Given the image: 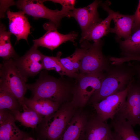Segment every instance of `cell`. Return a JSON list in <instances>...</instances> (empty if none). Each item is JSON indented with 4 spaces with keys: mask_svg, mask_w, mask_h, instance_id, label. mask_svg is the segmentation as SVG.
I'll list each match as a JSON object with an SVG mask.
<instances>
[{
    "mask_svg": "<svg viewBox=\"0 0 140 140\" xmlns=\"http://www.w3.org/2000/svg\"><path fill=\"white\" fill-rule=\"evenodd\" d=\"M110 125L113 129L114 140H140L132 126L126 120L115 117Z\"/></svg>",
    "mask_w": 140,
    "mask_h": 140,
    "instance_id": "obj_17",
    "label": "cell"
},
{
    "mask_svg": "<svg viewBox=\"0 0 140 140\" xmlns=\"http://www.w3.org/2000/svg\"><path fill=\"white\" fill-rule=\"evenodd\" d=\"M136 61L140 62V56H128L115 57L114 59L115 63L116 64H122L131 61Z\"/></svg>",
    "mask_w": 140,
    "mask_h": 140,
    "instance_id": "obj_29",
    "label": "cell"
},
{
    "mask_svg": "<svg viewBox=\"0 0 140 140\" xmlns=\"http://www.w3.org/2000/svg\"><path fill=\"white\" fill-rule=\"evenodd\" d=\"M14 60L19 70L27 79L36 75L43 69L40 58L32 52H27L23 56Z\"/></svg>",
    "mask_w": 140,
    "mask_h": 140,
    "instance_id": "obj_16",
    "label": "cell"
},
{
    "mask_svg": "<svg viewBox=\"0 0 140 140\" xmlns=\"http://www.w3.org/2000/svg\"><path fill=\"white\" fill-rule=\"evenodd\" d=\"M6 28L2 23L0 27V57L4 60L12 59L14 60L18 57L10 41L12 33L6 30Z\"/></svg>",
    "mask_w": 140,
    "mask_h": 140,
    "instance_id": "obj_24",
    "label": "cell"
},
{
    "mask_svg": "<svg viewBox=\"0 0 140 140\" xmlns=\"http://www.w3.org/2000/svg\"><path fill=\"white\" fill-rule=\"evenodd\" d=\"M0 90L8 91L17 99L23 110L28 107L25 102L27 79L22 74L14 60H4L0 65Z\"/></svg>",
    "mask_w": 140,
    "mask_h": 140,
    "instance_id": "obj_4",
    "label": "cell"
},
{
    "mask_svg": "<svg viewBox=\"0 0 140 140\" xmlns=\"http://www.w3.org/2000/svg\"><path fill=\"white\" fill-rule=\"evenodd\" d=\"M79 73L74 85L70 102L77 109H83L90 97L99 89L106 72Z\"/></svg>",
    "mask_w": 140,
    "mask_h": 140,
    "instance_id": "obj_5",
    "label": "cell"
},
{
    "mask_svg": "<svg viewBox=\"0 0 140 140\" xmlns=\"http://www.w3.org/2000/svg\"><path fill=\"white\" fill-rule=\"evenodd\" d=\"M101 1L95 0L86 7L74 8L69 12L68 17L74 18L84 34L93 25L102 20L99 17L98 8Z\"/></svg>",
    "mask_w": 140,
    "mask_h": 140,
    "instance_id": "obj_12",
    "label": "cell"
},
{
    "mask_svg": "<svg viewBox=\"0 0 140 140\" xmlns=\"http://www.w3.org/2000/svg\"><path fill=\"white\" fill-rule=\"evenodd\" d=\"M110 4L109 1H106L104 2L101 1L99 4L108 14L112 16L115 26L114 28H111L110 32L116 35V40H121L122 38L124 40L127 39L132 34L133 15H124L118 12H115L109 8Z\"/></svg>",
    "mask_w": 140,
    "mask_h": 140,
    "instance_id": "obj_11",
    "label": "cell"
},
{
    "mask_svg": "<svg viewBox=\"0 0 140 140\" xmlns=\"http://www.w3.org/2000/svg\"><path fill=\"white\" fill-rule=\"evenodd\" d=\"M12 115L11 111L9 109H0V124L6 121Z\"/></svg>",
    "mask_w": 140,
    "mask_h": 140,
    "instance_id": "obj_30",
    "label": "cell"
},
{
    "mask_svg": "<svg viewBox=\"0 0 140 140\" xmlns=\"http://www.w3.org/2000/svg\"><path fill=\"white\" fill-rule=\"evenodd\" d=\"M140 137V131L139 132L138 135Z\"/></svg>",
    "mask_w": 140,
    "mask_h": 140,
    "instance_id": "obj_33",
    "label": "cell"
},
{
    "mask_svg": "<svg viewBox=\"0 0 140 140\" xmlns=\"http://www.w3.org/2000/svg\"><path fill=\"white\" fill-rule=\"evenodd\" d=\"M112 20V15L108 14L104 19L95 24L81 34L80 43L84 41L95 42L101 40L102 37L110 32V24Z\"/></svg>",
    "mask_w": 140,
    "mask_h": 140,
    "instance_id": "obj_18",
    "label": "cell"
},
{
    "mask_svg": "<svg viewBox=\"0 0 140 140\" xmlns=\"http://www.w3.org/2000/svg\"><path fill=\"white\" fill-rule=\"evenodd\" d=\"M83 140H114L110 125L96 114L90 115Z\"/></svg>",
    "mask_w": 140,
    "mask_h": 140,
    "instance_id": "obj_14",
    "label": "cell"
},
{
    "mask_svg": "<svg viewBox=\"0 0 140 140\" xmlns=\"http://www.w3.org/2000/svg\"><path fill=\"white\" fill-rule=\"evenodd\" d=\"M77 48L74 52L67 57L61 58V63L66 69L74 73H79V69L81 60L85 51L84 48Z\"/></svg>",
    "mask_w": 140,
    "mask_h": 140,
    "instance_id": "obj_25",
    "label": "cell"
},
{
    "mask_svg": "<svg viewBox=\"0 0 140 140\" xmlns=\"http://www.w3.org/2000/svg\"><path fill=\"white\" fill-rule=\"evenodd\" d=\"M45 0H18L16 3L17 7L25 14L35 19L43 18L49 20L58 28L63 18L68 17L69 11L62 8L60 10L50 9L43 4Z\"/></svg>",
    "mask_w": 140,
    "mask_h": 140,
    "instance_id": "obj_7",
    "label": "cell"
},
{
    "mask_svg": "<svg viewBox=\"0 0 140 140\" xmlns=\"http://www.w3.org/2000/svg\"><path fill=\"white\" fill-rule=\"evenodd\" d=\"M25 13L22 11L13 12L8 10L7 12L9 20V30L16 37V43L21 39L27 43L28 36L31 34V27Z\"/></svg>",
    "mask_w": 140,
    "mask_h": 140,
    "instance_id": "obj_15",
    "label": "cell"
},
{
    "mask_svg": "<svg viewBox=\"0 0 140 140\" xmlns=\"http://www.w3.org/2000/svg\"><path fill=\"white\" fill-rule=\"evenodd\" d=\"M90 115L77 109L59 140H83Z\"/></svg>",
    "mask_w": 140,
    "mask_h": 140,
    "instance_id": "obj_13",
    "label": "cell"
},
{
    "mask_svg": "<svg viewBox=\"0 0 140 140\" xmlns=\"http://www.w3.org/2000/svg\"><path fill=\"white\" fill-rule=\"evenodd\" d=\"M43 27L46 33L39 38L33 40V45L38 47L41 46L53 51L67 41L74 43L78 36L77 33L74 32L66 34L59 33L57 26L50 21L44 24Z\"/></svg>",
    "mask_w": 140,
    "mask_h": 140,
    "instance_id": "obj_10",
    "label": "cell"
},
{
    "mask_svg": "<svg viewBox=\"0 0 140 140\" xmlns=\"http://www.w3.org/2000/svg\"><path fill=\"white\" fill-rule=\"evenodd\" d=\"M16 121L27 127L36 128L44 117L32 108L28 107L27 109L21 112L18 110L12 111Z\"/></svg>",
    "mask_w": 140,
    "mask_h": 140,
    "instance_id": "obj_20",
    "label": "cell"
},
{
    "mask_svg": "<svg viewBox=\"0 0 140 140\" xmlns=\"http://www.w3.org/2000/svg\"><path fill=\"white\" fill-rule=\"evenodd\" d=\"M62 53L59 52L55 57L48 56L43 55L41 63L43 69L47 70H54L63 77L64 75L76 79L78 74L68 70L62 65L60 61Z\"/></svg>",
    "mask_w": 140,
    "mask_h": 140,
    "instance_id": "obj_22",
    "label": "cell"
},
{
    "mask_svg": "<svg viewBox=\"0 0 140 140\" xmlns=\"http://www.w3.org/2000/svg\"><path fill=\"white\" fill-rule=\"evenodd\" d=\"M12 115L0 124V140H23L27 134L16 125Z\"/></svg>",
    "mask_w": 140,
    "mask_h": 140,
    "instance_id": "obj_21",
    "label": "cell"
},
{
    "mask_svg": "<svg viewBox=\"0 0 140 140\" xmlns=\"http://www.w3.org/2000/svg\"><path fill=\"white\" fill-rule=\"evenodd\" d=\"M23 140H35L27 134L24 137Z\"/></svg>",
    "mask_w": 140,
    "mask_h": 140,
    "instance_id": "obj_32",
    "label": "cell"
},
{
    "mask_svg": "<svg viewBox=\"0 0 140 140\" xmlns=\"http://www.w3.org/2000/svg\"><path fill=\"white\" fill-rule=\"evenodd\" d=\"M133 15L134 22L132 34L140 29V0H139L136 10Z\"/></svg>",
    "mask_w": 140,
    "mask_h": 140,
    "instance_id": "obj_27",
    "label": "cell"
},
{
    "mask_svg": "<svg viewBox=\"0 0 140 140\" xmlns=\"http://www.w3.org/2000/svg\"><path fill=\"white\" fill-rule=\"evenodd\" d=\"M116 40L119 44L123 57L140 56V29L127 39Z\"/></svg>",
    "mask_w": 140,
    "mask_h": 140,
    "instance_id": "obj_23",
    "label": "cell"
},
{
    "mask_svg": "<svg viewBox=\"0 0 140 140\" xmlns=\"http://www.w3.org/2000/svg\"><path fill=\"white\" fill-rule=\"evenodd\" d=\"M74 85L63 78H55L43 71L35 82L27 84V87L31 93V98L47 99L61 105L70 101L69 99L71 101Z\"/></svg>",
    "mask_w": 140,
    "mask_h": 140,
    "instance_id": "obj_1",
    "label": "cell"
},
{
    "mask_svg": "<svg viewBox=\"0 0 140 140\" xmlns=\"http://www.w3.org/2000/svg\"><path fill=\"white\" fill-rule=\"evenodd\" d=\"M114 117L125 120L132 126L140 125V84L130 82L126 101Z\"/></svg>",
    "mask_w": 140,
    "mask_h": 140,
    "instance_id": "obj_8",
    "label": "cell"
},
{
    "mask_svg": "<svg viewBox=\"0 0 140 140\" xmlns=\"http://www.w3.org/2000/svg\"><path fill=\"white\" fill-rule=\"evenodd\" d=\"M131 66L135 70L136 74H137L139 78L140 79V65H135L131 64Z\"/></svg>",
    "mask_w": 140,
    "mask_h": 140,
    "instance_id": "obj_31",
    "label": "cell"
},
{
    "mask_svg": "<svg viewBox=\"0 0 140 140\" xmlns=\"http://www.w3.org/2000/svg\"><path fill=\"white\" fill-rule=\"evenodd\" d=\"M85 48L79 69V73L87 74L106 72L110 67L108 58L103 54V41L100 40L91 44L84 41L80 43Z\"/></svg>",
    "mask_w": 140,
    "mask_h": 140,
    "instance_id": "obj_6",
    "label": "cell"
},
{
    "mask_svg": "<svg viewBox=\"0 0 140 140\" xmlns=\"http://www.w3.org/2000/svg\"><path fill=\"white\" fill-rule=\"evenodd\" d=\"M25 105L44 117L50 115L57 111L61 105L59 103L50 100L40 98L24 99Z\"/></svg>",
    "mask_w": 140,
    "mask_h": 140,
    "instance_id": "obj_19",
    "label": "cell"
},
{
    "mask_svg": "<svg viewBox=\"0 0 140 140\" xmlns=\"http://www.w3.org/2000/svg\"><path fill=\"white\" fill-rule=\"evenodd\" d=\"M124 64L110 67L106 71L99 89L90 97L87 103L92 105L127 88L136 72L130 63L127 66Z\"/></svg>",
    "mask_w": 140,
    "mask_h": 140,
    "instance_id": "obj_2",
    "label": "cell"
},
{
    "mask_svg": "<svg viewBox=\"0 0 140 140\" xmlns=\"http://www.w3.org/2000/svg\"><path fill=\"white\" fill-rule=\"evenodd\" d=\"M129 84L124 90L110 95L92 105L100 119L103 121H107L109 119L113 120L126 101Z\"/></svg>",
    "mask_w": 140,
    "mask_h": 140,
    "instance_id": "obj_9",
    "label": "cell"
},
{
    "mask_svg": "<svg viewBox=\"0 0 140 140\" xmlns=\"http://www.w3.org/2000/svg\"><path fill=\"white\" fill-rule=\"evenodd\" d=\"M54 3H58L61 4L62 7L71 11L74 8L76 1L74 0H49Z\"/></svg>",
    "mask_w": 140,
    "mask_h": 140,
    "instance_id": "obj_28",
    "label": "cell"
},
{
    "mask_svg": "<svg viewBox=\"0 0 140 140\" xmlns=\"http://www.w3.org/2000/svg\"><path fill=\"white\" fill-rule=\"evenodd\" d=\"M7 109L11 111H21L23 108L17 98L9 92L0 90V109Z\"/></svg>",
    "mask_w": 140,
    "mask_h": 140,
    "instance_id": "obj_26",
    "label": "cell"
},
{
    "mask_svg": "<svg viewBox=\"0 0 140 140\" xmlns=\"http://www.w3.org/2000/svg\"><path fill=\"white\" fill-rule=\"evenodd\" d=\"M77 109L68 101L53 113L44 117L36 128L37 140H59Z\"/></svg>",
    "mask_w": 140,
    "mask_h": 140,
    "instance_id": "obj_3",
    "label": "cell"
}]
</instances>
